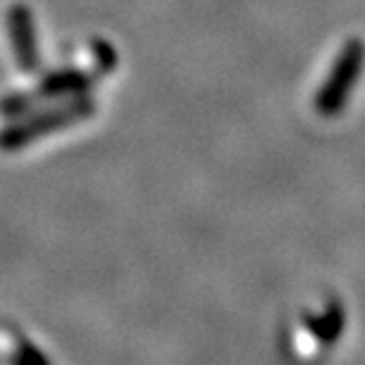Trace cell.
I'll use <instances>...</instances> for the list:
<instances>
[{"instance_id": "cell-1", "label": "cell", "mask_w": 365, "mask_h": 365, "mask_svg": "<svg viewBox=\"0 0 365 365\" xmlns=\"http://www.w3.org/2000/svg\"><path fill=\"white\" fill-rule=\"evenodd\" d=\"M363 67H365V43H361L359 38H351L339 50L325 83L316 93V109L320 114L334 116L346 105Z\"/></svg>"}, {"instance_id": "cell-2", "label": "cell", "mask_w": 365, "mask_h": 365, "mask_svg": "<svg viewBox=\"0 0 365 365\" xmlns=\"http://www.w3.org/2000/svg\"><path fill=\"white\" fill-rule=\"evenodd\" d=\"M327 349V344L320 339V334L313 330L311 323L302 316L299 323H294V327L289 330V356L299 363L309 365L316 363L323 351Z\"/></svg>"}, {"instance_id": "cell-3", "label": "cell", "mask_w": 365, "mask_h": 365, "mask_svg": "<svg viewBox=\"0 0 365 365\" xmlns=\"http://www.w3.org/2000/svg\"><path fill=\"white\" fill-rule=\"evenodd\" d=\"M10 31L12 43L17 50V57L24 67H34L36 62V48H34V24H31V12L24 5H14L10 10Z\"/></svg>"}, {"instance_id": "cell-4", "label": "cell", "mask_w": 365, "mask_h": 365, "mask_svg": "<svg viewBox=\"0 0 365 365\" xmlns=\"http://www.w3.org/2000/svg\"><path fill=\"white\" fill-rule=\"evenodd\" d=\"M304 318L309 320L311 327L320 334V339L327 346L344 330V309H341L339 302H327L318 313H304Z\"/></svg>"}]
</instances>
